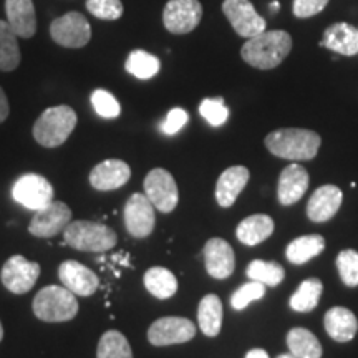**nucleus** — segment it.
<instances>
[{
  "mask_svg": "<svg viewBox=\"0 0 358 358\" xmlns=\"http://www.w3.org/2000/svg\"><path fill=\"white\" fill-rule=\"evenodd\" d=\"M292 50V37L284 30H264L256 37L248 38L241 48L245 64L259 70L279 66Z\"/></svg>",
  "mask_w": 358,
  "mask_h": 358,
  "instance_id": "nucleus-1",
  "label": "nucleus"
},
{
  "mask_svg": "<svg viewBox=\"0 0 358 358\" xmlns=\"http://www.w3.org/2000/svg\"><path fill=\"white\" fill-rule=\"evenodd\" d=\"M322 140L319 133L301 128L275 129L266 136V146L272 155L282 159L308 161L319 153Z\"/></svg>",
  "mask_w": 358,
  "mask_h": 358,
  "instance_id": "nucleus-2",
  "label": "nucleus"
},
{
  "mask_svg": "<svg viewBox=\"0 0 358 358\" xmlns=\"http://www.w3.org/2000/svg\"><path fill=\"white\" fill-rule=\"evenodd\" d=\"M77 127V113L71 106L47 108L34 124V138L43 148H58L69 140Z\"/></svg>",
  "mask_w": 358,
  "mask_h": 358,
  "instance_id": "nucleus-3",
  "label": "nucleus"
},
{
  "mask_svg": "<svg viewBox=\"0 0 358 358\" xmlns=\"http://www.w3.org/2000/svg\"><path fill=\"white\" fill-rule=\"evenodd\" d=\"M77 295L60 285L43 287L34 299V313L38 320L58 324L75 319L78 313Z\"/></svg>",
  "mask_w": 358,
  "mask_h": 358,
  "instance_id": "nucleus-4",
  "label": "nucleus"
},
{
  "mask_svg": "<svg viewBox=\"0 0 358 358\" xmlns=\"http://www.w3.org/2000/svg\"><path fill=\"white\" fill-rule=\"evenodd\" d=\"M65 244L83 252H106L118 243L113 229L100 222L73 221L64 231Z\"/></svg>",
  "mask_w": 358,
  "mask_h": 358,
  "instance_id": "nucleus-5",
  "label": "nucleus"
},
{
  "mask_svg": "<svg viewBox=\"0 0 358 358\" xmlns=\"http://www.w3.org/2000/svg\"><path fill=\"white\" fill-rule=\"evenodd\" d=\"M52 40L65 48H82L92 40V27L82 13L69 12L50 25Z\"/></svg>",
  "mask_w": 358,
  "mask_h": 358,
  "instance_id": "nucleus-6",
  "label": "nucleus"
},
{
  "mask_svg": "<svg viewBox=\"0 0 358 358\" xmlns=\"http://www.w3.org/2000/svg\"><path fill=\"white\" fill-rule=\"evenodd\" d=\"M145 194L151 201V204L158 209L159 213H173L176 209L179 201L178 186L171 173L163 168H156L148 173L145 178Z\"/></svg>",
  "mask_w": 358,
  "mask_h": 358,
  "instance_id": "nucleus-7",
  "label": "nucleus"
},
{
  "mask_svg": "<svg viewBox=\"0 0 358 358\" xmlns=\"http://www.w3.org/2000/svg\"><path fill=\"white\" fill-rule=\"evenodd\" d=\"M222 12L239 37L252 38L266 30V20L250 0H224Z\"/></svg>",
  "mask_w": 358,
  "mask_h": 358,
  "instance_id": "nucleus-8",
  "label": "nucleus"
},
{
  "mask_svg": "<svg viewBox=\"0 0 358 358\" xmlns=\"http://www.w3.org/2000/svg\"><path fill=\"white\" fill-rule=\"evenodd\" d=\"M53 186L40 174H24L12 187V198L27 209L38 211L53 201Z\"/></svg>",
  "mask_w": 358,
  "mask_h": 358,
  "instance_id": "nucleus-9",
  "label": "nucleus"
},
{
  "mask_svg": "<svg viewBox=\"0 0 358 358\" xmlns=\"http://www.w3.org/2000/svg\"><path fill=\"white\" fill-rule=\"evenodd\" d=\"M196 325L185 317H163L155 320L148 330V340L155 347L186 343L194 338Z\"/></svg>",
  "mask_w": 358,
  "mask_h": 358,
  "instance_id": "nucleus-10",
  "label": "nucleus"
},
{
  "mask_svg": "<svg viewBox=\"0 0 358 358\" xmlns=\"http://www.w3.org/2000/svg\"><path fill=\"white\" fill-rule=\"evenodd\" d=\"M203 19L199 0H169L163 10V24L168 32L186 35L192 32Z\"/></svg>",
  "mask_w": 358,
  "mask_h": 358,
  "instance_id": "nucleus-11",
  "label": "nucleus"
},
{
  "mask_svg": "<svg viewBox=\"0 0 358 358\" xmlns=\"http://www.w3.org/2000/svg\"><path fill=\"white\" fill-rule=\"evenodd\" d=\"M38 264L27 261L24 256H12L3 264L2 272H0L3 287L15 295L30 292L34 289L35 282L38 280Z\"/></svg>",
  "mask_w": 358,
  "mask_h": 358,
  "instance_id": "nucleus-12",
  "label": "nucleus"
},
{
  "mask_svg": "<svg viewBox=\"0 0 358 358\" xmlns=\"http://www.w3.org/2000/svg\"><path fill=\"white\" fill-rule=\"evenodd\" d=\"M71 222V209L62 201H52L45 208L35 211L29 224V232L35 237H55L66 229Z\"/></svg>",
  "mask_w": 358,
  "mask_h": 358,
  "instance_id": "nucleus-13",
  "label": "nucleus"
},
{
  "mask_svg": "<svg viewBox=\"0 0 358 358\" xmlns=\"http://www.w3.org/2000/svg\"><path fill=\"white\" fill-rule=\"evenodd\" d=\"M155 206L146 194L134 192L124 206V226L127 231L136 239H145L155 229Z\"/></svg>",
  "mask_w": 358,
  "mask_h": 358,
  "instance_id": "nucleus-14",
  "label": "nucleus"
},
{
  "mask_svg": "<svg viewBox=\"0 0 358 358\" xmlns=\"http://www.w3.org/2000/svg\"><path fill=\"white\" fill-rule=\"evenodd\" d=\"M58 277L70 292L80 297H90L98 290L100 280L92 268L85 267L77 261H65L58 267Z\"/></svg>",
  "mask_w": 358,
  "mask_h": 358,
  "instance_id": "nucleus-15",
  "label": "nucleus"
},
{
  "mask_svg": "<svg viewBox=\"0 0 358 358\" xmlns=\"http://www.w3.org/2000/svg\"><path fill=\"white\" fill-rule=\"evenodd\" d=\"M203 254L206 271L209 275L217 280H224L232 275L236 268V257L229 243L219 237H213L206 243Z\"/></svg>",
  "mask_w": 358,
  "mask_h": 358,
  "instance_id": "nucleus-16",
  "label": "nucleus"
},
{
  "mask_svg": "<svg viewBox=\"0 0 358 358\" xmlns=\"http://www.w3.org/2000/svg\"><path fill=\"white\" fill-rule=\"evenodd\" d=\"M131 168L122 159H106L98 163L90 173V185L98 191H113L127 185Z\"/></svg>",
  "mask_w": 358,
  "mask_h": 358,
  "instance_id": "nucleus-17",
  "label": "nucleus"
},
{
  "mask_svg": "<svg viewBox=\"0 0 358 358\" xmlns=\"http://www.w3.org/2000/svg\"><path fill=\"white\" fill-rule=\"evenodd\" d=\"M342 189L334 185L320 186L310 196L307 204V216L312 222H327L338 213L342 206Z\"/></svg>",
  "mask_w": 358,
  "mask_h": 358,
  "instance_id": "nucleus-18",
  "label": "nucleus"
},
{
  "mask_svg": "<svg viewBox=\"0 0 358 358\" xmlns=\"http://www.w3.org/2000/svg\"><path fill=\"white\" fill-rule=\"evenodd\" d=\"M308 187V173L301 164H289L284 171L280 173L279 185H277V198L279 203L284 206H292L302 199Z\"/></svg>",
  "mask_w": 358,
  "mask_h": 358,
  "instance_id": "nucleus-19",
  "label": "nucleus"
},
{
  "mask_svg": "<svg viewBox=\"0 0 358 358\" xmlns=\"http://www.w3.org/2000/svg\"><path fill=\"white\" fill-rule=\"evenodd\" d=\"M7 24L20 38H30L37 30V15L32 0H6Z\"/></svg>",
  "mask_w": 358,
  "mask_h": 358,
  "instance_id": "nucleus-20",
  "label": "nucleus"
},
{
  "mask_svg": "<svg viewBox=\"0 0 358 358\" xmlns=\"http://www.w3.org/2000/svg\"><path fill=\"white\" fill-rule=\"evenodd\" d=\"M320 47H325L345 57L358 55L357 29L350 24H345V22L327 27L324 37L320 40Z\"/></svg>",
  "mask_w": 358,
  "mask_h": 358,
  "instance_id": "nucleus-21",
  "label": "nucleus"
},
{
  "mask_svg": "<svg viewBox=\"0 0 358 358\" xmlns=\"http://www.w3.org/2000/svg\"><path fill=\"white\" fill-rule=\"evenodd\" d=\"M249 169L244 166L227 168L217 179L216 199L221 208H231L249 181Z\"/></svg>",
  "mask_w": 358,
  "mask_h": 358,
  "instance_id": "nucleus-22",
  "label": "nucleus"
},
{
  "mask_svg": "<svg viewBox=\"0 0 358 358\" xmlns=\"http://www.w3.org/2000/svg\"><path fill=\"white\" fill-rule=\"evenodd\" d=\"M325 332L335 342L345 343L353 340L358 330V320L355 313L345 307H332L324 317Z\"/></svg>",
  "mask_w": 358,
  "mask_h": 358,
  "instance_id": "nucleus-23",
  "label": "nucleus"
},
{
  "mask_svg": "<svg viewBox=\"0 0 358 358\" xmlns=\"http://www.w3.org/2000/svg\"><path fill=\"white\" fill-rule=\"evenodd\" d=\"M274 221L266 214H252L239 222L236 229V236L239 243L245 245H257L268 239L274 232Z\"/></svg>",
  "mask_w": 358,
  "mask_h": 358,
  "instance_id": "nucleus-24",
  "label": "nucleus"
},
{
  "mask_svg": "<svg viewBox=\"0 0 358 358\" xmlns=\"http://www.w3.org/2000/svg\"><path fill=\"white\" fill-rule=\"evenodd\" d=\"M199 329L206 337H217L222 327V302L216 294L204 295L198 307Z\"/></svg>",
  "mask_w": 358,
  "mask_h": 358,
  "instance_id": "nucleus-25",
  "label": "nucleus"
},
{
  "mask_svg": "<svg viewBox=\"0 0 358 358\" xmlns=\"http://www.w3.org/2000/svg\"><path fill=\"white\" fill-rule=\"evenodd\" d=\"M325 249V239L320 234H308L301 236L297 239H294L292 243L287 245L285 250V256L290 264L295 266H302L308 261H312L313 257H317L319 254L324 252Z\"/></svg>",
  "mask_w": 358,
  "mask_h": 358,
  "instance_id": "nucleus-26",
  "label": "nucleus"
},
{
  "mask_svg": "<svg viewBox=\"0 0 358 358\" xmlns=\"http://www.w3.org/2000/svg\"><path fill=\"white\" fill-rule=\"evenodd\" d=\"M143 282H145L148 292L155 295L156 299H161V301L173 297L178 290L176 277L169 268L164 267L148 268L145 277H143Z\"/></svg>",
  "mask_w": 358,
  "mask_h": 358,
  "instance_id": "nucleus-27",
  "label": "nucleus"
},
{
  "mask_svg": "<svg viewBox=\"0 0 358 358\" xmlns=\"http://www.w3.org/2000/svg\"><path fill=\"white\" fill-rule=\"evenodd\" d=\"M287 347L295 358H322L319 338L302 327H295L287 334Z\"/></svg>",
  "mask_w": 358,
  "mask_h": 358,
  "instance_id": "nucleus-28",
  "label": "nucleus"
},
{
  "mask_svg": "<svg viewBox=\"0 0 358 358\" xmlns=\"http://www.w3.org/2000/svg\"><path fill=\"white\" fill-rule=\"evenodd\" d=\"M322 290H324V285H322V280L319 279H307L303 280L299 289L295 290L290 297L289 306L292 310L307 313L312 312L313 308L319 306Z\"/></svg>",
  "mask_w": 358,
  "mask_h": 358,
  "instance_id": "nucleus-29",
  "label": "nucleus"
},
{
  "mask_svg": "<svg viewBox=\"0 0 358 358\" xmlns=\"http://www.w3.org/2000/svg\"><path fill=\"white\" fill-rule=\"evenodd\" d=\"M7 22L0 20V70L13 71L20 64L19 40Z\"/></svg>",
  "mask_w": 358,
  "mask_h": 358,
  "instance_id": "nucleus-30",
  "label": "nucleus"
},
{
  "mask_svg": "<svg viewBox=\"0 0 358 358\" xmlns=\"http://www.w3.org/2000/svg\"><path fill=\"white\" fill-rule=\"evenodd\" d=\"M127 71L138 80H150L159 73L161 62L158 57L151 55L145 50H133L128 55Z\"/></svg>",
  "mask_w": 358,
  "mask_h": 358,
  "instance_id": "nucleus-31",
  "label": "nucleus"
},
{
  "mask_svg": "<svg viewBox=\"0 0 358 358\" xmlns=\"http://www.w3.org/2000/svg\"><path fill=\"white\" fill-rule=\"evenodd\" d=\"M96 358H133V350L122 332L108 330L101 335L96 348Z\"/></svg>",
  "mask_w": 358,
  "mask_h": 358,
  "instance_id": "nucleus-32",
  "label": "nucleus"
},
{
  "mask_svg": "<svg viewBox=\"0 0 358 358\" xmlns=\"http://www.w3.org/2000/svg\"><path fill=\"white\" fill-rule=\"evenodd\" d=\"M245 274H248L250 280L261 282L266 287H277L284 280L285 271L280 264L256 259V261L249 264Z\"/></svg>",
  "mask_w": 358,
  "mask_h": 358,
  "instance_id": "nucleus-33",
  "label": "nucleus"
},
{
  "mask_svg": "<svg viewBox=\"0 0 358 358\" xmlns=\"http://www.w3.org/2000/svg\"><path fill=\"white\" fill-rule=\"evenodd\" d=\"M337 268L340 279L347 287L358 285V252L353 249H345L337 256Z\"/></svg>",
  "mask_w": 358,
  "mask_h": 358,
  "instance_id": "nucleus-34",
  "label": "nucleus"
},
{
  "mask_svg": "<svg viewBox=\"0 0 358 358\" xmlns=\"http://www.w3.org/2000/svg\"><path fill=\"white\" fill-rule=\"evenodd\" d=\"M264 295H266V285L261 284V282L250 280L248 284L241 285V287L232 294L231 306L234 310H244L250 302L261 301Z\"/></svg>",
  "mask_w": 358,
  "mask_h": 358,
  "instance_id": "nucleus-35",
  "label": "nucleus"
},
{
  "mask_svg": "<svg viewBox=\"0 0 358 358\" xmlns=\"http://www.w3.org/2000/svg\"><path fill=\"white\" fill-rule=\"evenodd\" d=\"M199 113L211 127H221L229 118V108L222 98H206L201 101Z\"/></svg>",
  "mask_w": 358,
  "mask_h": 358,
  "instance_id": "nucleus-36",
  "label": "nucleus"
},
{
  "mask_svg": "<svg viewBox=\"0 0 358 358\" xmlns=\"http://www.w3.org/2000/svg\"><path fill=\"white\" fill-rule=\"evenodd\" d=\"M92 105L96 113L106 120L118 118L122 113V106H120L118 100L106 90H95L92 93Z\"/></svg>",
  "mask_w": 358,
  "mask_h": 358,
  "instance_id": "nucleus-37",
  "label": "nucleus"
},
{
  "mask_svg": "<svg viewBox=\"0 0 358 358\" xmlns=\"http://www.w3.org/2000/svg\"><path fill=\"white\" fill-rule=\"evenodd\" d=\"M87 8L101 20H118L123 15L122 0H87Z\"/></svg>",
  "mask_w": 358,
  "mask_h": 358,
  "instance_id": "nucleus-38",
  "label": "nucleus"
},
{
  "mask_svg": "<svg viewBox=\"0 0 358 358\" xmlns=\"http://www.w3.org/2000/svg\"><path fill=\"white\" fill-rule=\"evenodd\" d=\"M187 120H189V115H187L186 110L182 108H173L164 118V122L161 123V133L168 134V136H173L178 131H181L182 128L186 127Z\"/></svg>",
  "mask_w": 358,
  "mask_h": 358,
  "instance_id": "nucleus-39",
  "label": "nucleus"
},
{
  "mask_svg": "<svg viewBox=\"0 0 358 358\" xmlns=\"http://www.w3.org/2000/svg\"><path fill=\"white\" fill-rule=\"evenodd\" d=\"M327 3L329 0H294L292 12L297 19H308L324 10Z\"/></svg>",
  "mask_w": 358,
  "mask_h": 358,
  "instance_id": "nucleus-40",
  "label": "nucleus"
},
{
  "mask_svg": "<svg viewBox=\"0 0 358 358\" xmlns=\"http://www.w3.org/2000/svg\"><path fill=\"white\" fill-rule=\"evenodd\" d=\"M8 113H10V106H8V100L6 92L0 87V123H3L7 120Z\"/></svg>",
  "mask_w": 358,
  "mask_h": 358,
  "instance_id": "nucleus-41",
  "label": "nucleus"
},
{
  "mask_svg": "<svg viewBox=\"0 0 358 358\" xmlns=\"http://www.w3.org/2000/svg\"><path fill=\"white\" fill-rule=\"evenodd\" d=\"M245 358H271V357H268V353L266 350H262V348H252V350L248 352Z\"/></svg>",
  "mask_w": 358,
  "mask_h": 358,
  "instance_id": "nucleus-42",
  "label": "nucleus"
},
{
  "mask_svg": "<svg viewBox=\"0 0 358 358\" xmlns=\"http://www.w3.org/2000/svg\"><path fill=\"white\" fill-rule=\"evenodd\" d=\"M279 8H280V3L279 2H272L271 3V10H279Z\"/></svg>",
  "mask_w": 358,
  "mask_h": 358,
  "instance_id": "nucleus-43",
  "label": "nucleus"
},
{
  "mask_svg": "<svg viewBox=\"0 0 358 358\" xmlns=\"http://www.w3.org/2000/svg\"><path fill=\"white\" fill-rule=\"evenodd\" d=\"M277 358H295V357L292 355V353H280V355Z\"/></svg>",
  "mask_w": 358,
  "mask_h": 358,
  "instance_id": "nucleus-44",
  "label": "nucleus"
},
{
  "mask_svg": "<svg viewBox=\"0 0 358 358\" xmlns=\"http://www.w3.org/2000/svg\"><path fill=\"white\" fill-rule=\"evenodd\" d=\"M3 338V327H2V322H0V342H2Z\"/></svg>",
  "mask_w": 358,
  "mask_h": 358,
  "instance_id": "nucleus-45",
  "label": "nucleus"
},
{
  "mask_svg": "<svg viewBox=\"0 0 358 358\" xmlns=\"http://www.w3.org/2000/svg\"><path fill=\"white\" fill-rule=\"evenodd\" d=\"M357 34H358V29H357Z\"/></svg>",
  "mask_w": 358,
  "mask_h": 358,
  "instance_id": "nucleus-46",
  "label": "nucleus"
}]
</instances>
